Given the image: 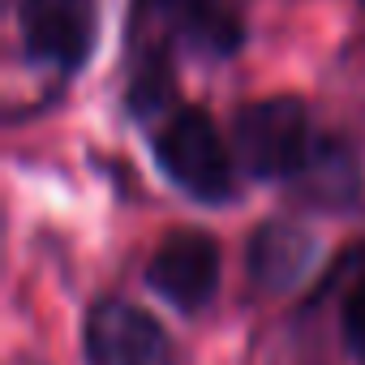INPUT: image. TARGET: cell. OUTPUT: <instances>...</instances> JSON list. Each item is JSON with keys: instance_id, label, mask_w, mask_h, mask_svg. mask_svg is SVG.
<instances>
[{"instance_id": "cell-6", "label": "cell", "mask_w": 365, "mask_h": 365, "mask_svg": "<svg viewBox=\"0 0 365 365\" xmlns=\"http://www.w3.org/2000/svg\"><path fill=\"white\" fill-rule=\"evenodd\" d=\"M314 267V237L297 224L271 220L250 237V275L267 292H284Z\"/></svg>"}, {"instance_id": "cell-1", "label": "cell", "mask_w": 365, "mask_h": 365, "mask_svg": "<svg viewBox=\"0 0 365 365\" xmlns=\"http://www.w3.org/2000/svg\"><path fill=\"white\" fill-rule=\"evenodd\" d=\"M155 159L168 172L172 185L190 198L224 202L232 194V155L215 129V120L198 108H180L155 133Z\"/></svg>"}, {"instance_id": "cell-7", "label": "cell", "mask_w": 365, "mask_h": 365, "mask_svg": "<svg viewBox=\"0 0 365 365\" xmlns=\"http://www.w3.org/2000/svg\"><path fill=\"white\" fill-rule=\"evenodd\" d=\"M168 14L176 18L180 35L202 52L224 56L241 43V18L228 0H168Z\"/></svg>"}, {"instance_id": "cell-4", "label": "cell", "mask_w": 365, "mask_h": 365, "mask_svg": "<svg viewBox=\"0 0 365 365\" xmlns=\"http://www.w3.org/2000/svg\"><path fill=\"white\" fill-rule=\"evenodd\" d=\"M146 284L176 309H202L220 288V245L207 232H172L146 267Z\"/></svg>"}, {"instance_id": "cell-9", "label": "cell", "mask_w": 365, "mask_h": 365, "mask_svg": "<svg viewBox=\"0 0 365 365\" xmlns=\"http://www.w3.org/2000/svg\"><path fill=\"white\" fill-rule=\"evenodd\" d=\"M344 335H348V348L365 361V284H356L352 297L344 301Z\"/></svg>"}, {"instance_id": "cell-5", "label": "cell", "mask_w": 365, "mask_h": 365, "mask_svg": "<svg viewBox=\"0 0 365 365\" xmlns=\"http://www.w3.org/2000/svg\"><path fill=\"white\" fill-rule=\"evenodd\" d=\"M22 39L35 61L78 69L95 43V0H22Z\"/></svg>"}, {"instance_id": "cell-3", "label": "cell", "mask_w": 365, "mask_h": 365, "mask_svg": "<svg viewBox=\"0 0 365 365\" xmlns=\"http://www.w3.org/2000/svg\"><path fill=\"white\" fill-rule=\"evenodd\" d=\"M86 361L91 365H176L163 327L129 301H99L91 309Z\"/></svg>"}, {"instance_id": "cell-2", "label": "cell", "mask_w": 365, "mask_h": 365, "mask_svg": "<svg viewBox=\"0 0 365 365\" xmlns=\"http://www.w3.org/2000/svg\"><path fill=\"white\" fill-rule=\"evenodd\" d=\"M232 146H237V159L254 176L292 180L305 168V159L314 155V133H309V116L301 99L279 95V99H258L241 108L232 125Z\"/></svg>"}, {"instance_id": "cell-8", "label": "cell", "mask_w": 365, "mask_h": 365, "mask_svg": "<svg viewBox=\"0 0 365 365\" xmlns=\"http://www.w3.org/2000/svg\"><path fill=\"white\" fill-rule=\"evenodd\" d=\"M292 180L314 202H344L356 194V159L335 142H314V155Z\"/></svg>"}]
</instances>
